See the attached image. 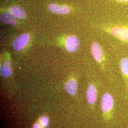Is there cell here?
Here are the masks:
<instances>
[{
	"instance_id": "obj_5",
	"label": "cell",
	"mask_w": 128,
	"mask_h": 128,
	"mask_svg": "<svg viewBox=\"0 0 128 128\" xmlns=\"http://www.w3.org/2000/svg\"><path fill=\"white\" fill-rule=\"evenodd\" d=\"M91 50L95 60L98 63H101L103 58L104 52L100 44L97 42H94L92 45Z\"/></svg>"
},
{
	"instance_id": "obj_10",
	"label": "cell",
	"mask_w": 128,
	"mask_h": 128,
	"mask_svg": "<svg viewBox=\"0 0 128 128\" xmlns=\"http://www.w3.org/2000/svg\"><path fill=\"white\" fill-rule=\"evenodd\" d=\"M10 13L18 18H24L26 16L25 10L22 8L18 6H12L9 9Z\"/></svg>"
},
{
	"instance_id": "obj_9",
	"label": "cell",
	"mask_w": 128,
	"mask_h": 128,
	"mask_svg": "<svg viewBox=\"0 0 128 128\" xmlns=\"http://www.w3.org/2000/svg\"><path fill=\"white\" fill-rule=\"evenodd\" d=\"M65 88L67 92L71 95H74L78 90V84L74 79H71L66 82Z\"/></svg>"
},
{
	"instance_id": "obj_12",
	"label": "cell",
	"mask_w": 128,
	"mask_h": 128,
	"mask_svg": "<svg viewBox=\"0 0 128 128\" xmlns=\"http://www.w3.org/2000/svg\"><path fill=\"white\" fill-rule=\"evenodd\" d=\"M11 70V63L10 61H7L4 64V66L2 69V74L3 76L8 77L12 74Z\"/></svg>"
},
{
	"instance_id": "obj_11",
	"label": "cell",
	"mask_w": 128,
	"mask_h": 128,
	"mask_svg": "<svg viewBox=\"0 0 128 128\" xmlns=\"http://www.w3.org/2000/svg\"><path fill=\"white\" fill-rule=\"evenodd\" d=\"M0 20L3 23L8 24L12 25H15L16 21L14 15L10 12H5L2 14L0 16Z\"/></svg>"
},
{
	"instance_id": "obj_3",
	"label": "cell",
	"mask_w": 128,
	"mask_h": 128,
	"mask_svg": "<svg viewBox=\"0 0 128 128\" xmlns=\"http://www.w3.org/2000/svg\"><path fill=\"white\" fill-rule=\"evenodd\" d=\"M30 36L27 33L22 34L17 37L14 42V48L17 51L22 50L27 44Z\"/></svg>"
},
{
	"instance_id": "obj_6",
	"label": "cell",
	"mask_w": 128,
	"mask_h": 128,
	"mask_svg": "<svg viewBox=\"0 0 128 128\" xmlns=\"http://www.w3.org/2000/svg\"><path fill=\"white\" fill-rule=\"evenodd\" d=\"M87 100L89 104H94L96 100L97 90L95 86L93 84H90L87 89L86 92Z\"/></svg>"
},
{
	"instance_id": "obj_13",
	"label": "cell",
	"mask_w": 128,
	"mask_h": 128,
	"mask_svg": "<svg viewBox=\"0 0 128 128\" xmlns=\"http://www.w3.org/2000/svg\"><path fill=\"white\" fill-rule=\"evenodd\" d=\"M40 122L43 127H48V124H49L48 119L46 116L42 117L40 118Z\"/></svg>"
},
{
	"instance_id": "obj_8",
	"label": "cell",
	"mask_w": 128,
	"mask_h": 128,
	"mask_svg": "<svg viewBox=\"0 0 128 128\" xmlns=\"http://www.w3.org/2000/svg\"><path fill=\"white\" fill-rule=\"evenodd\" d=\"M48 8L52 12L60 14H66L69 12V9L66 6H60L58 5L51 4L49 5Z\"/></svg>"
},
{
	"instance_id": "obj_15",
	"label": "cell",
	"mask_w": 128,
	"mask_h": 128,
	"mask_svg": "<svg viewBox=\"0 0 128 128\" xmlns=\"http://www.w3.org/2000/svg\"><path fill=\"white\" fill-rule=\"evenodd\" d=\"M33 128H40V126L38 124H35L34 125V126H33Z\"/></svg>"
},
{
	"instance_id": "obj_2",
	"label": "cell",
	"mask_w": 128,
	"mask_h": 128,
	"mask_svg": "<svg viewBox=\"0 0 128 128\" xmlns=\"http://www.w3.org/2000/svg\"><path fill=\"white\" fill-rule=\"evenodd\" d=\"M114 107V100L110 94L105 93L101 99V108L105 114H110Z\"/></svg>"
},
{
	"instance_id": "obj_1",
	"label": "cell",
	"mask_w": 128,
	"mask_h": 128,
	"mask_svg": "<svg viewBox=\"0 0 128 128\" xmlns=\"http://www.w3.org/2000/svg\"><path fill=\"white\" fill-rule=\"evenodd\" d=\"M108 32L120 40L128 42V25H116L108 28Z\"/></svg>"
},
{
	"instance_id": "obj_4",
	"label": "cell",
	"mask_w": 128,
	"mask_h": 128,
	"mask_svg": "<svg viewBox=\"0 0 128 128\" xmlns=\"http://www.w3.org/2000/svg\"><path fill=\"white\" fill-rule=\"evenodd\" d=\"M79 40L77 37L70 36L66 40V48L69 52H74L77 50L79 46Z\"/></svg>"
},
{
	"instance_id": "obj_14",
	"label": "cell",
	"mask_w": 128,
	"mask_h": 128,
	"mask_svg": "<svg viewBox=\"0 0 128 128\" xmlns=\"http://www.w3.org/2000/svg\"><path fill=\"white\" fill-rule=\"evenodd\" d=\"M115 1L119 2L120 3H124V4H128V0H114Z\"/></svg>"
},
{
	"instance_id": "obj_7",
	"label": "cell",
	"mask_w": 128,
	"mask_h": 128,
	"mask_svg": "<svg viewBox=\"0 0 128 128\" xmlns=\"http://www.w3.org/2000/svg\"><path fill=\"white\" fill-rule=\"evenodd\" d=\"M120 66L126 85L128 87V58H124L121 60L120 63Z\"/></svg>"
}]
</instances>
